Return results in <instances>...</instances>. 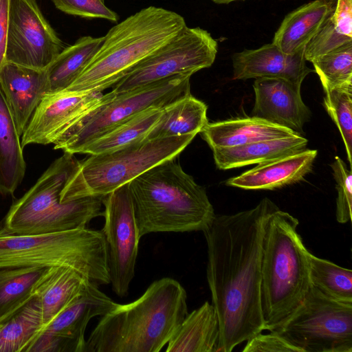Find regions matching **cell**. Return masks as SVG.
Masks as SVG:
<instances>
[{
    "mask_svg": "<svg viewBox=\"0 0 352 352\" xmlns=\"http://www.w3.org/2000/svg\"><path fill=\"white\" fill-rule=\"evenodd\" d=\"M276 208L264 198L253 208L215 215L203 232L207 243V281L219 324L216 352H231L265 330L262 242L267 217Z\"/></svg>",
    "mask_w": 352,
    "mask_h": 352,
    "instance_id": "cell-1",
    "label": "cell"
},
{
    "mask_svg": "<svg viewBox=\"0 0 352 352\" xmlns=\"http://www.w3.org/2000/svg\"><path fill=\"white\" fill-rule=\"evenodd\" d=\"M187 294L175 279L153 282L127 304L100 318L86 340L85 352H159L188 314Z\"/></svg>",
    "mask_w": 352,
    "mask_h": 352,
    "instance_id": "cell-2",
    "label": "cell"
},
{
    "mask_svg": "<svg viewBox=\"0 0 352 352\" xmlns=\"http://www.w3.org/2000/svg\"><path fill=\"white\" fill-rule=\"evenodd\" d=\"M175 160L128 184L140 238L154 232H204L216 215L205 189Z\"/></svg>",
    "mask_w": 352,
    "mask_h": 352,
    "instance_id": "cell-3",
    "label": "cell"
},
{
    "mask_svg": "<svg viewBox=\"0 0 352 352\" xmlns=\"http://www.w3.org/2000/svg\"><path fill=\"white\" fill-rule=\"evenodd\" d=\"M186 26L181 15L162 8L148 6L137 12L108 31L83 71L65 90L102 92L113 87Z\"/></svg>",
    "mask_w": 352,
    "mask_h": 352,
    "instance_id": "cell-4",
    "label": "cell"
},
{
    "mask_svg": "<svg viewBox=\"0 0 352 352\" xmlns=\"http://www.w3.org/2000/svg\"><path fill=\"white\" fill-rule=\"evenodd\" d=\"M298 220L276 208L267 217L261 252V307L265 330L272 331L297 308L310 287L309 251Z\"/></svg>",
    "mask_w": 352,
    "mask_h": 352,
    "instance_id": "cell-5",
    "label": "cell"
},
{
    "mask_svg": "<svg viewBox=\"0 0 352 352\" xmlns=\"http://www.w3.org/2000/svg\"><path fill=\"white\" fill-rule=\"evenodd\" d=\"M78 160L64 153L52 162L36 182L14 201L1 223L0 233L36 234L87 228L94 218L103 215L104 196L85 197L60 201V193Z\"/></svg>",
    "mask_w": 352,
    "mask_h": 352,
    "instance_id": "cell-6",
    "label": "cell"
},
{
    "mask_svg": "<svg viewBox=\"0 0 352 352\" xmlns=\"http://www.w3.org/2000/svg\"><path fill=\"white\" fill-rule=\"evenodd\" d=\"M65 267L97 285L110 283L104 235L87 228L36 234L0 233V267Z\"/></svg>",
    "mask_w": 352,
    "mask_h": 352,
    "instance_id": "cell-7",
    "label": "cell"
},
{
    "mask_svg": "<svg viewBox=\"0 0 352 352\" xmlns=\"http://www.w3.org/2000/svg\"><path fill=\"white\" fill-rule=\"evenodd\" d=\"M195 137L144 138L112 151L89 155L78 161L61 191L60 201L106 196L153 166L175 159Z\"/></svg>",
    "mask_w": 352,
    "mask_h": 352,
    "instance_id": "cell-8",
    "label": "cell"
},
{
    "mask_svg": "<svg viewBox=\"0 0 352 352\" xmlns=\"http://www.w3.org/2000/svg\"><path fill=\"white\" fill-rule=\"evenodd\" d=\"M189 75H177L120 95L111 91L106 99L66 130L54 149L80 153L87 144L151 107L164 108L190 94Z\"/></svg>",
    "mask_w": 352,
    "mask_h": 352,
    "instance_id": "cell-9",
    "label": "cell"
},
{
    "mask_svg": "<svg viewBox=\"0 0 352 352\" xmlns=\"http://www.w3.org/2000/svg\"><path fill=\"white\" fill-rule=\"evenodd\" d=\"M300 352H352V302L311 285L292 314L272 330Z\"/></svg>",
    "mask_w": 352,
    "mask_h": 352,
    "instance_id": "cell-10",
    "label": "cell"
},
{
    "mask_svg": "<svg viewBox=\"0 0 352 352\" xmlns=\"http://www.w3.org/2000/svg\"><path fill=\"white\" fill-rule=\"evenodd\" d=\"M218 45L199 27L186 26L112 87L120 95L177 75L192 76L214 62Z\"/></svg>",
    "mask_w": 352,
    "mask_h": 352,
    "instance_id": "cell-11",
    "label": "cell"
},
{
    "mask_svg": "<svg viewBox=\"0 0 352 352\" xmlns=\"http://www.w3.org/2000/svg\"><path fill=\"white\" fill-rule=\"evenodd\" d=\"M128 184L102 200L104 223L101 232L107 248L110 283L120 298L127 296L134 278L140 239Z\"/></svg>",
    "mask_w": 352,
    "mask_h": 352,
    "instance_id": "cell-12",
    "label": "cell"
},
{
    "mask_svg": "<svg viewBox=\"0 0 352 352\" xmlns=\"http://www.w3.org/2000/svg\"><path fill=\"white\" fill-rule=\"evenodd\" d=\"M63 49L35 0H10L6 62L45 69Z\"/></svg>",
    "mask_w": 352,
    "mask_h": 352,
    "instance_id": "cell-13",
    "label": "cell"
},
{
    "mask_svg": "<svg viewBox=\"0 0 352 352\" xmlns=\"http://www.w3.org/2000/svg\"><path fill=\"white\" fill-rule=\"evenodd\" d=\"M107 94L61 91L48 93L35 110L21 137L22 147L49 144L104 101Z\"/></svg>",
    "mask_w": 352,
    "mask_h": 352,
    "instance_id": "cell-14",
    "label": "cell"
},
{
    "mask_svg": "<svg viewBox=\"0 0 352 352\" xmlns=\"http://www.w3.org/2000/svg\"><path fill=\"white\" fill-rule=\"evenodd\" d=\"M253 88L252 116L302 133L311 111L302 101L300 86L280 78H258Z\"/></svg>",
    "mask_w": 352,
    "mask_h": 352,
    "instance_id": "cell-15",
    "label": "cell"
},
{
    "mask_svg": "<svg viewBox=\"0 0 352 352\" xmlns=\"http://www.w3.org/2000/svg\"><path fill=\"white\" fill-rule=\"evenodd\" d=\"M0 88L21 137L37 107L50 92L46 69L6 62L0 70Z\"/></svg>",
    "mask_w": 352,
    "mask_h": 352,
    "instance_id": "cell-16",
    "label": "cell"
},
{
    "mask_svg": "<svg viewBox=\"0 0 352 352\" xmlns=\"http://www.w3.org/2000/svg\"><path fill=\"white\" fill-rule=\"evenodd\" d=\"M304 50L287 54L273 43L254 50H245L232 56L233 79L280 78L301 87L314 70L306 65Z\"/></svg>",
    "mask_w": 352,
    "mask_h": 352,
    "instance_id": "cell-17",
    "label": "cell"
},
{
    "mask_svg": "<svg viewBox=\"0 0 352 352\" xmlns=\"http://www.w3.org/2000/svg\"><path fill=\"white\" fill-rule=\"evenodd\" d=\"M317 151L307 149L258 164L230 178L227 186L245 190H273L303 179L312 169Z\"/></svg>",
    "mask_w": 352,
    "mask_h": 352,
    "instance_id": "cell-18",
    "label": "cell"
},
{
    "mask_svg": "<svg viewBox=\"0 0 352 352\" xmlns=\"http://www.w3.org/2000/svg\"><path fill=\"white\" fill-rule=\"evenodd\" d=\"M98 286L89 281L83 290L38 332L72 339L86 347L85 332L89 322L94 317L104 316L118 304Z\"/></svg>",
    "mask_w": 352,
    "mask_h": 352,
    "instance_id": "cell-19",
    "label": "cell"
},
{
    "mask_svg": "<svg viewBox=\"0 0 352 352\" xmlns=\"http://www.w3.org/2000/svg\"><path fill=\"white\" fill-rule=\"evenodd\" d=\"M200 133L211 149L299 135L255 116L208 122Z\"/></svg>",
    "mask_w": 352,
    "mask_h": 352,
    "instance_id": "cell-20",
    "label": "cell"
},
{
    "mask_svg": "<svg viewBox=\"0 0 352 352\" xmlns=\"http://www.w3.org/2000/svg\"><path fill=\"white\" fill-rule=\"evenodd\" d=\"M336 1L314 0L289 12L275 32L272 43L287 54L305 49L333 12Z\"/></svg>",
    "mask_w": 352,
    "mask_h": 352,
    "instance_id": "cell-21",
    "label": "cell"
},
{
    "mask_svg": "<svg viewBox=\"0 0 352 352\" xmlns=\"http://www.w3.org/2000/svg\"><path fill=\"white\" fill-rule=\"evenodd\" d=\"M308 140L301 135L256 142L242 146L212 148L217 167L221 170L261 164L305 150Z\"/></svg>",
    "mask_w": 352,
    "mask_h": 352,
    "instance_id": "cell-22",
    "label": "cell"
},
{
    "mask_svg": "<svg viewBox=\"0 0 352 352\" xmlns=\"http://www.w3.org/2000/svg\"><path fill=\"white\" fill-rule=\"evenodd\" d=\"M219 324L208 301L186 316L166 344V352H216Z\"/></svg>",
    "mask_w": 352,
    "mask_h": 352,
    "instance_id": "cell-23",
    "label": "cell"
},
{
    "mask_svg": "<svg viewBox=\"0 0 352 352\" xmlns=\"http://www.w3.org/2000/svg\"><path fill=\"white\" fill-rule=\"evenodd\" d=\"M89 281L72 268L49 267L34 292L41 303L43 327L67 307Z\"/></svg>",
    "mask_w": 352,
    "mask_h": 352,
    "instance_id": "cell-24",
    "label": "cell"
},
{
    "mask_svg": "<svg viewBox=\"0 0 352 352\" xmlns=\"http://www.w3.org/2000/svg\"><path fill=\"white\" fill-rule=\"evenodd\" d=\"M21 137L0 88V194L13 195L25 176Z\"/></svg>",
    "mask_w": 352,
    "mask_h": 352,
    "instance_id": "cell-25",
    "label": "cell"
},
{
    "mask_svg": "<svg viewBox=\"0 0 352 352\" xmlns=\"http://www.w3.org/2000/svg\"><path fill=\"white\" fill-rule=\"evenodd\" d=\"M206 113L204 102L191 94L186 95L162 109L159 120L145 138L196 135L208 122Z\"/></svg>",
    "mask_w": 352,
    "mask_h": 352,
    "instance_id": "cell-26",
    "label": "cell"
},
{
    "mask_svg": "<svg viewBox=\"0 0 352 352\" xmlns=\"http://www.w3.org/2000/svg\"><path fill=\"white\" fill-rule=\"evenodd\" d=\"M102 37L85 36L64 49L46 68L50 92L66 89L81 74L100 47Z\"/></svg>",
    "mask_w": 352,
    "mask_h": 352,
    "instance_id": "cell-27",
    "label": "cell"
},
{
    "mask_svg": "<svg viewBox=\"0 0 352 352\" xmlns=\"http://www.w3.org/2000/svg\"><path fill=\"white\" fill-rule=\"evenodd\" d=\"M49 267H0V323L34 296L38 284Z\"/></svg>",
    "mask_w": 352,
    "mask_h": 352,
    "instance_id": "cell-28",
    "label": "cell"
},
{
    "mask_svg": "<svg viewBox=\"0 0 352 352\" xmlns=\"http://www.w3.org/2000/svg\"><path fill=\"white\" fill-rule=\"evenodd\" d=\"M162 109L151 107L136 113L87 144L80 153H107L144 138L159 120Z\"/></svg>",
    "mask_w": 352,
    "mask_h": 352,
    "instance_id": "cell-29",
    "label": "cell"
},
{
    "mask_svg": "<svg viewBox=\"0 0 352 352\" xmlns=\"http://www.w3.org/2000/svg\"><path fill=\"white\" fill-rule=\"evenodd\" d=\"M43 327L41 303L34 295L24 306L0 323V352H23Z\"/></svg>",
    "mask_w": 352,
    "mask_h": 352,
    "instance_id": "cell-30",
    "label": "cell"
},
{
    "mask_svg": "<svg viewBox=\"0 0 352 352\" xmlns=\"http://www.w3.org/2000/svg\"><path fill=\"white\" fill-rule=\"evenodd\" d=\"M311 285L327 296L352 302V271L309 252Z\"/></svg>",
    "mask_w": 352,
    "mask_h": 352,
    "instance_id": "cell-31",
    "label": "cell"
},
{
    "mask_svg": "<svg viewBox=\"0 0 352 352\" xmlns=\"http://www.w3.org/2000/svg\"><path fill=\"white\" fill-rule=\"evenodd\" d=\"M324 91L352 85V41L311 61Z\"/></svg>",
    "mask_w": 352,
    "mask_h": 352,
    "instance_id": "cell-32",
    "label": "cell"
},
{
    "mask_svg": "<svg viewBox=\"0 0 352 352\" xmlns=\"http://www.w3.org/2000/svg\"><path fill=\"white\" fill-rule=\"evenodd\" d=\"M324 92V108L339 129L351 168L352 85L332 88Z\"/></svg>",
    "mask_w": 352,
    "mask_h": 352,
    "instance_id": "cell-33",
    "label": "cell"
},
{
    "mask_svg": "<svg viewBox=\"0 0 352 352\" xmlns=\"http://www.w3.org/2000/svg\"><path fill=\"white\" fill-rule=\"evenodd\" d=\"M333 175L336 182V219L340 223H346L351 219L352 173L345 162L336 156L331 164Z\"/></svg>",
    "mask_w": 352,
    "mask_h": 352,
    "instance_id": "cell-34",
    "label": "cell"
},
{
    "mask_svg": "<svg viewBox=\"0 0 352 352\" xmlns=\"http://www.w3.org/2000/svg\"><path fill=\"white\" fill-rule=\"evenodd\" d=\"M351 41L352 37L343 35L337 31L329 16L318 32L305 45V59L311 62Z\"/></svg>",
    "mask_w": 352,
    "mask_h": 352,
    "instance_id": "cell-35",
    "label": "cell"
},
{
    "mask_svg": "<svg viewBox=\"0 0 352 352\" xmlns=\"http://www.w3.org/2000/svg\"><path fill=\"white\" fill-rule=\"evenodd\" d=\"M59 10L71 15L89 19H103L116 23L119 16L102 0H52Z\"/></svg>",
    "mask_w": 352,
    "mask_h": 352,
    "instance_id": "cell-36",
    "label": "cell"
},
{
    "mask_svg": "<svg viewBox=\"0 0 352 352\" xmlns=\"http://www.w3.org/2000/svg\"><path fill=\"white\" fill-rule=\"evenodd\" d=\"M23 352H85V346L72 339L38 332Z\"/></svg>",
    "mask_w": 352,
    "mask_h": 352,
    "instance_id": "cell-37",
    "label": "cell"
},
{
    "mask_svg": "<svg viewBox=\"0 0 352 352\" xmlns=\"http://www.w3.org/2000/svg\"><path fill=\"white\" fill-rule=\"evenodd\" d=\"M262 332L251 337L246 342L243 352H300L274 331Z\"/></svg>",
    "mask_w": 352,
    "mask_h": 352,
    "instance_id": "cell-38",
    "label": "cell"
},
{
    "mask_svg": "<svg viewBox=\"0 0 352 352\" xmlns=\"http://www.w3.org/2000/svg\"><path fill=\"white\" fill-rule=\"evenodd\" d=\"M330 19L339 33L352 37V0H336Z\"/></svg>",
    "mask_w": 352,
    "mask_h": 352,
    "instance_id": "cell-39",
    "label": "cell"
},
{
    "mask_svg": "<svg viewBox=\"0 0 352 352\" xmlns=\"http://www.w3.org/2000/svg\"><path fill=\"white\" fill-rule=\"evenodd\" d=\"M10 0H0V70L6 63Z\"/></svg>",
    "mask_w": 352,
    "mask_h": 352,
    "instance_id": "cell-40",
    "label": "cell"
},
{
    "mask_svg": "<svg viewBox=\"0 0 352 352\" xmlns=\"http://www.w3.org/2000/svg\"><path fill=\"white\" fill-rule=\"evenodd\" d=\"M211 1L217 4H228L231 2L236 1H245V0H211Z\"/></svg>",
    "mask_w": 352,
    "mask_h": 352,
    "instance_id": "cell-41",
    "label": "cell"
},
{
    "mask_svg": "<svg viewBox=\"0 0 352 352\" xmlns=\"http://www.w3.org/2000/svg\"><path fill=\"white\" fill-rule=\"evenodd\" d=\"M102 1H104V0H102Z\"/></svg>",
    "mask_w": 352,
    "mask_h": 352,
    "instance_id": "cell-42",
    "label": "cell"
}]
</instances>
